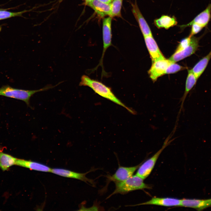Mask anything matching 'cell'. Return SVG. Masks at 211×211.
I'll list each match as a JSON object with an SVG mask.
<instances>
[{
    "label": "cell",
    "instance_id": "cell-23",
    "mask_svg": "<svg viewBox=\"0 0 211 211\" xmlns=\"http://www.w3.org/2000/svg\"><path fill=\"white\" fill-rule=\"evenodd\" d=\"M172 62L167 67L165 74H170L175 73L181 70L186 68L176 63Z\"/></svg>",
    "mask_w": 211,
    "mask_h": 211
},
{
    "label": "cell",
    "instance_id": "cell-7",
    "mask_svg": "<svg viewBox=\"0 0 211 211\" xmlns=\"http://www.w3.org/2000/svg\"><path fill=\"white\" fill-rule=\"evenodd\" d=\"M172 62L169 59L165 58L152 62L148 71L150 77L152 81H154L158 77L165 74L167 67Z\"/></svg>",
    "mask_w": 211,
    "mask_h": 211
},
{
    "label": "cell",
    "instance_id": "cell-5",
    "mask_svg": "<svg viewBox=\"0 0 211 211\" xmlns=\"http://www.w3.org/2000/svg\"><path fill=\"white\" fill-rule=\"evenodd\" d=\"M201 37L192 36L189 45L181 51L175 52L169 59L173 62H176L194 54L199 47V41Z\"/></svg>",
    "mask_w": 211,
    "mask_h": 211
},
{
    "label": "cell",
    "instance_id": "cell-26",
    "mask_svg": "<svg viewBox=\"0 0 211 211\" xmlns=\"http://www.w3.org/2000/svg\"><path fill=\"white\" fill-rule=\"evenodd\" d=\"M100 1L106 4H110L111 3L113 0H99Z\"/></svg>",
    "mask_w": 211,
    "mask_h": 211
},
{
    "label": "cell",
    "instance_id": "cell-19",
    "mask_svg": "<svg viewBox=\"0 0 211 211\" xmlns=\"http://www.w3.org/2000/svg\"><path fill=\"white\" fill-rule=\"evenodd\" d=\"M211 58V50L207 55L200 59L191 69L198 79L205 70Z\"/></svg>",
    "mask_w": 211,
    "mask_h": 211
},
{
    "label": "cell",
    "instance_id": "cell-24",
    "mask_svg": "<svg viewBox=\"0 0 211 211\" xmlns=\"http://www.w3.org/2000/svg\"><path fill=\"white\" fill-rule=\"evenodd\" d=\"M191 36H189L188 37L182 40L177 47L175 52L181 51L189 45L191 42Z\"/></svg>",
    "mask_w": 211,
    "mask_h": 211
},
{
    "label": "cell",
    "instance_id": "cell-27",
    "mask_svg": "<svg viewBox=\"0 0 211 211\" xmlns=\"http://www.w3.org/2000/svg\"><path fill=\"white\" fill-rule=\"evenodd\" d=\"M85 3L90 2L93 0H85Z\"/></svg>",
    "mask_w": 211,
    "mask_h": 211
},
{
    "label": "cell",
    "instance_id": "cell-22",
    "mask_svg": "<svg viewBox=\"0 0 211 211\" xmlns=\"http://www.w3.org/2000/svg\"><path fill=\"white\" fill-rule=\"evenodd\" d=\"M28 10H24L18 12H12L6 11L4 9L0 8V20L16 16H21L22 14Z\"/></svg>",
    "mask_w": 211,
    "mask_h": 211
},
{
    "label": "cell",
    "instance_id": "cell-9",
    "mask_svg": "<svg viewBox=\"0 0 211 211\" xmlns=\"http://www.w3.org/2000/svg\"><path fill=\"white\" fill-rule=\"evenodd\" d=\"M141 164L129 167L119 166L115 173L111 176L108 177V181H120L125 180L132 176Z\"/></svg>",
    "mask_w": 211,
    "mask_h": 211
},
{
    "label": "cell",
    "instance_id": "cell-3",
    "mask_svg": "<svg viewBox=\"0 0 211 211\" xmlns=\"http://www.w3.org/2000/svg\"><path fill=\"white\" fill-rule=\"evenodd\" d=\"M143 180L136 174L125 180L114 182L115 187V190L107 198L116 194H124L135 190L150 188V187L145 184Z\"/></svg>",
    "mask_w": 211,
    "mask_h": 211
},
{
    "label": "cell",
    "instance_id": "cell-16",
    "mask_svg": "<svg viewBox=\"0 0 211 211\" xmlns=\"http://www.w3.org/2000/svg\"><path fill=\"white\" fill-rule=\"evenodd\" d=\"M86 4L92 8L101 17L109 15L111 11V3L106 4L99 0H93Z\"/></svg>",
    "mask_w": 211,
    "mask_h": 211
},
{
    "label": "cell",
    "instance_id": "cell-29",
    "mask_svg": "<svg viewBox=\"0 0 211 211\" xmlns=\"http://www.w3.org/2000/svg\"><path fill=\"white\" fill-rule=\"evenodd\" d=\"M210 199V202H211V199Z\"/></svg>",
    "mask_w": 211,
    "mask_h": 211
},
{
    "label": "cell",
    "instance_id": "cell-1",
    "mask_svg": "<svg viewBox=\"0 0 211 211\" xmlns=\"http://www.w3.org/2000/svg\"><path fill=\"white\" fill-rule=\"evenodd\" d=\"M79 85L90 88L99 96L124 107L132 114H136L134 110L127 107L116 97L110 87L102 82L83 75L81 77Z\"/></svg>",
    "mask_w": 211,
    "mask_h": 211
},
{
    "label": "cell",
    "instance_id": "cell-14",
    "mask_svg": "<svg viewBox=\"0 0 211 211\" xmlns=\"http://www.w3.org/2000/svg\"><path fill=\"white\" fill-rule=\"evenodd\" d=\"M132 12L138 22L144 36L152 35L150 28L140 11L136 2L132 4Z\"/></svg>",
    "mask_w": 211,
    "mask_h": 211
},
{
    "label": "cell",
    "instance_id": "cell-25",
    "mask_svg": "<svg viewBox=\"0 0 211 211\" xmlns=\"http://www.w3.org/2000/svg\"><path fill=\"white\" fill-rule=\"evenodd\" d=\"M191 26V28L189 35L190 36H193L199 33L203 28L200 25L195 23L192 24Z\"/></svg>",
    "mask_w": 211,
    "mask_h": 211
},
{
    "label": "cell",
    "instance_id": "cell-21",
    "mask_svg": "<svg viewBox=\"0 0 211 211\" xmlns=\"http://www.w3.org/2000/svg\"><path fill=\"white\" fill-rule=\"evenodd\" d=\"M123 0H113L111 3V11L109 16L112 17L121 16Z\"/></svg>",
    "mask_w": 211,
    "mask_h": 211
},
{
    "label": "cell",
    "instance_id": "cell-2",
    "mask_svg": "<svg viewBox=\"0 0 211 211\" xmlns=\"http://www.w3.org/2000/svg\"><path fill=\"white\" fill-rule=\"evenodd\" d=\"M57 86L49 85L38 90H27L13 88L8 85H4L0 88V96L21 100L30 107V100L35 93L47 90Z\"/></svg>",
    "mask_w": 211,
    "mask_h": 211
},
{
    "label": "cell",
    "instance_id": "cell-17",
    "mask_svg": "<svg viewBox=\"0 0 211 211\" xmlns=\"http://www.w3.org/2000/svg\"><path fill=\"white\" fill-rule=\"evenodd\" d=\"M198 79L192 72L191 69L188 70V74L186 79L185 92L181 99V104L180 109L179 112V113H180L183 108L184 103L187 95L196 84Z\"/></svg>",
    "mask_w": 211,
    "mask_h": 211
},
{
    "label": "cell",
    "instance_id": "cell-8",
    "mask_svg": "<svg viewBox=\"0 0 211 211\" xmlns=\"http://www.w3.org/2000/svg\"><path fill=\"white\" fill-rule=\"evenodd\" d=\"M51 172L64 177L79 180L92 185L94 186L95 183L93 180L86 177V174L90 171L84 173H81L63 169L56 168L52 169Z\"/></svg>",
    "mask_w": 211,
    "mask_h": 211
},
{
    "label": "cell",
    "instance_id": "cell-4",
    "mask_svg": "<svg viewBox=\"0 0 211 211\" xmlns=\"http://www.w3.org/2000/svg\"><path fill=\"white\" fill-rule=\"evenodd\" d=\"M170 135L168 137L164 143L162 147L152 157L144 162L139 166L136 175L144 180L150 174L155 166L160 155L163 150L172 142L169 140Z\"/></svg>",
    "mask_w": 211,
    "mask_h": 211
},
{
    "label": "cell",
    "instance_id": "cell-10",
    "mask_svg": "<svg viewBox=\"0 0 211 211\" xmlns=\"http://www.w3.org/2000/svg\"><path fill=\"white\" fill-rule=\"evenodd\" d=\"M211 18V3L209 4L206 8L198 14L189 23L181 25V28L191 26L193 24H196L204 28L207 26Z\"/></svg>",
    "mask_w": 211,
    "mask_h": 211
},
{
    "label": "cell",
    "instance_id": "cell-12",
    "mask_svg": "<svg viewBox=\"0 0 211 211\" xmlns=\"http://www.w3.org/2000/svg\"><path fill=\"white\" fill-rule=\"evenodd\" d=\"M152 62L165 57L160 51L152 35L144 37Z\"/></svg>",
    "mask_w": 211,
    "mask_h": 211
},
{
    "label": "cell",
    "instance_id": "cell-6",
    "mask_svg": "<svg viewBox=\"0 0 211 211\" xmlns=\"http://www.w3.org/2000/svg\"><path fill=\"white\" fill-rule=\"evenodd\" d=\"M112 17H109L104 18L103 24V49L101 60L98 66L103 67V58L105 53L108 48L112 45L111 24Z\"/></svg>",
    "mask_w": 211,
    "mask_h": 211
},
{
    "label": "cell",
    "instance_id": "cell-18",
    "mask_svg": "<svg viewBox=\"0 0 211 211\" xmlns=\"http://www.w3.org/2000/svg\"><path fill=\"white\" fill-rule=\"evenodd\" d=\"M3 149L0 147V168L5 171L8 170L11 166L16 165L17 158L4 153Z\"/></svg>",
    "mask_w": 211,
    "mask_h": 211
},
{
    "label": "cell",
    "instance_id": "cell-15",
    "mask_svg": "<svg viewBox=\"0 0 211 211\" xmlns=\"http://www.w3.org/2000/svg\"><path fill=\"white\" fill-rule=\"evenodd\" d=\"M16 165L28 168L31 170L50 172L51 169L48 166L43 164L30 160L17 159Z\"/></svg>",
    "mask_w": 211,
    "mask_h": 211
},
{
    "label": "cell",
    "instance_id": "cell-13",
    "mask_svg": "<svg viewBox=\"0 0 211 211\" xmlns=\"http://www.w3.org/2000/svg\"><path fill=\"white\" fill-rule=\"evenodd\" d=\"M181 206L192 208L201 211L211 206L210 199H181Z\"/></svg>",
    "mask_w": 211,
    "mask_h": 211
},
{
    "label": "cell",
    "instance_id": "cell-20",
    "mask_svg": "<svg viewBox=\"0 0 211 211\" xmlns=\"http://www.w3.org/2000/svg\"><path fill=\"white\" fill-rule=\"evenodd\" d=\"M155 25L158 28H164L166 29L176 25L177 21L174 17L167 15L162 16L160 18L154 20Z\"/></svg>",
    "mask_w": 211,
    "mask_h": 211
},
{
    "label": "cell",
    "instance_id": "cell-28",
    "mask_svg": "<svg viewBox=\"0 0 211 211\" xmlns=\"http://www.w3.org/2000/svg\"><path fill=\"white\" fill-rule=\"evenodd\" d=\"M1 27L0 26V32L1 31Z\"/></svg>",
    "mask_w": 211,
    "mask_h": 211
},
{
    "label": "cell",
    "instance_id": "cell-11",
    "mask_svg": "<svg viewBox=\"0 0 211 211\" xmlns=\"http://www.w3.org/2000/svg\"><path fill=\"white\" fill-rule=\"evenodd\" d=\"M154 205L165 207L180 206L181 200L171 198L153 197L149 201L134 205Z\"/></svg>",
    "mask_w": 211,
    "mask_h": 211
}]
</instances>
